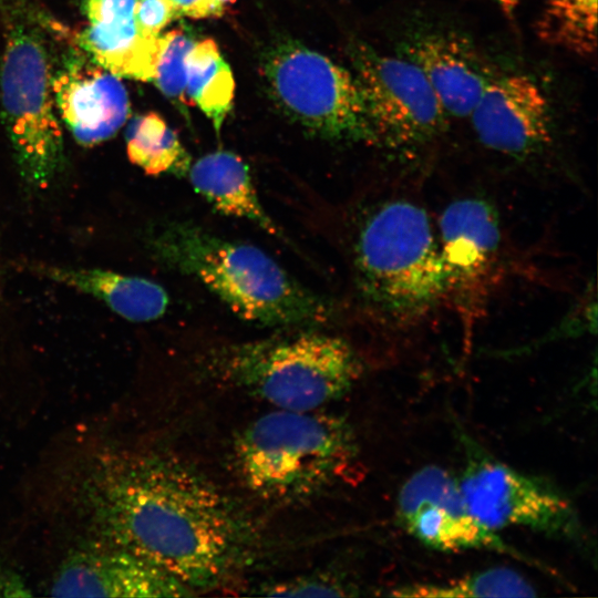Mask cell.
Returning a JSON list of instances; mask_svg holds the SVG:
<instances>
[{"mask_svg": "<svg viewBox=\"0 0 598 598\" xmlns=\"http://www.w3.org/2000/svg\"><path fill=\"white\" fill-rule=\"evenodd\" d=\"M80 494L96 538L148 559L189 590L216 586L241 555L244 525L230 501L174 456L109 453Z\"/></svg>", "mask_w": 598, "mask_h": 598, "instance_id": "1", "label": "cell"}, {"mask_svg": "<svg viewBox=\"0 0 598 598\" xmlns=\"http://www.w3.org/2000/svg\"><path fill=\"white\" fill-rule=\"evenodd\" d=\"M155 258L190 276L238 317L269 327L323 323L329 305L260 248L219 237L187 220L167 221L148 236Z\"/></svg>", "mask_w": 598, "mask_h": 598, "instance_id": "2", "label": "cell"}, {"mask_svg": "<svg viewBox=\"0 0 598 598\" xmlns=\"http://www.w3.org/2000/svg\"><path fill=\"white\" fill-rule=\"evenodd\" d=\"M358 454L349 422L322 409H276L247 424L233 444L240 482L276 505L305 502L334 487L350 474Z\"/></svg>", "mask_w": 598, "mask_h": 598, "instance_id": "3", "label": "cell"}, {"mask_svg": "<svg viewBox=\"0 0 598 598\" xmlns=\"http://www.w3.org/2000/svg\"><path fill=\"white\" fill-rule=\"evenodd\" d=\"M359 290L395 326L412 324L446 303L436 229L427 210L406 198L378 204L354 244Z\"/></svg>", "mask_w": 598, "mask_h": 598, "instance_id": "4", "label": "cell"}, {"mask_svg": "<svg viewBox=\"0 0 598 598\" xmlns=\"http://www.w3.org/2000/svg\"><path fill=\"white\" fill-rule=\"evenodd\" d=\"M205 368L225 385L288 411L322 409L363 372L349 342L315 331L225 346L208 355Z\"/></svg>", "mask_w": 598, "mask_h": 598, "instance_id": "5", "label": "cell"}, {"mask_svg": "<svg viewBox=\"0 0 598 598\" xmlns=\"http://www.w3.org/2000/svg\"><path fill=\"white\" fill-rule=\"evenodd\" d=\"M271 101L290 120L323 138L374 144L354 74L306 45L283 40L261 60Z\"/></svg>", "mask_w": 598, "mask_h": 598, "instance_id": "6", "label": "cell"}, {"mask_svg": "<svg viewBox=\"0 0 598 598\" xmlns=\"http://www.w3.org/2000/svg\"><path fill=\"white\" fill-rule=\"evenodd\" d=\"M52 79L39 34L24 24L14 27L0 66L3 121L22 179L40 189L48 188L64 165Z\"/></svg>", "mask_w": 598, "mask_h": 598, "instance_id": "7", "label": "cell"}, {"mask_svg": "<svg viewBox=\"0 0 598 598\" xmlns=\"http://www.w3.org/2000/svg\"><path fill=\"white\" fill-rule=\"evenodd\" d=\"M374 144L396 153L417 151L447 126V115L420 69L403 55L367 44L350 49Z\"/></svg>", "mask_w": 598, "mask_h": 598, "instance_id": "8", "label": "cell"}, {"mask_svg": "<svg viewBox=\"0 0 598 598\" xmlns=\"http://www.w3.org/2000/svg\"><path fill=\"white\" fill-rule=\"evenodd\" d=\"M468 447L457 478L471 512L486 528L522 527L568 538L579 535L576 509L564 495L477 447Z\"/></svg>", "mask_w": 598, "mask_h": 598, "instance_id": "9", "label": "cell"}, {"mask_svg": "<svg viewBox=\"0 0 598 598\" xmlns=\"http://www.w3.org/2000/svg\"><path fill=\"white\" fill-rule=\"evenodd\" d=\"M446 302L468 336L483 315L501 260L503 235L497 209L482 197L451 202L437 223Z\"/></svg>", "mask_w": 598, "mask_h": 598, "instance_id": "10", "label": "cell"}, {"mask_svg": "<svg viewBox=\"0 0 598 598\" xmlns=\"http://www.w3.org/2000/svg\"><path fill=\"white\" fill-rule=\"evenodd\" d=\"M396 518L411 536L436 550L513 553L496 532L477 520L457 476L441 466H424L404 482L396 498Z\"/></svg>", "mask_w": 598, "mask_h": 598, "instance_id": "11", "label": "cell"}, {"mask_svg": "<svg viewBox=\"0 0 598 598\" xmlns=\"http://www.w3.org/2000/svg\"><path fill=\"white\" fill-rule=\"evenodd\" d=\"M487 150L525 161L553 142V115L546 93L529 75H491L470 116Z\"/></svg>", "mask_w": 598, "mask_h": 598, "instance_id": "12", "label": "cell"}, {"mask_svg": "<svg viewBox=\"0 0 598 598\" xmlns=\"http://www.w3.org/2000/svg\"><path fill=\"white\" fill-rule=\"evenodd\" d=\"M56 597H184L186 586L148 559L96 538L70 553L49 587Z\"/></svg>", "mask_w": 598, "mask_h": 598, "instance_id": "13", "label": "cell"}, {"mask_svg": "<svg viewBox=\"0 0 598 598\" xmlns=\"http://www.w3.org/2000/svg\"><path fill=\"white\" fill-rule=\"evenodd\" d=\"M52 91L63 122L81 145L111 138L127 120L125 86L95 61L71 59L52 79Z\"/></svg>", "mask_w": 598, "mask_h": 598, "instance_id": "14", "label": "cell"}, {"mask_svg": "<svg viewBox=\"0 0 598 598\" xmlns=\"http://www.w3.org/2000/svg\"><path fill=\"white\" fill-rule=\"evenodd\" d=\"M400 52L420 69L448 117L470 116L492 72L465 38L421 32L404 40Z\"/></svg>", "mask_w": 598, "mask_h": 598, "instance_id": "15", "label": "cell"}, {"mask_svg": "<svg viewBox=\"0 0 598 598\" xmlns=\"http://www.w3.org/2000/svg\"><path fill=\"white\" fill-rule=\"evenodd\" d=\"M187 176L194 189L218 213L247 219L289 244L281 228L264 208L249 166L236 153H208L190 164Z\"/></svg>", "mask_w": 598, "mask_h": 598, "instance_id": "16", "label": "cell"}, {"mask_svg": "<svg viewBox=\"0 0 598 598\" xmlns=\"http://www.w3.org/2000/svg\"><path fill=\"white\" fill-rule=\"evenodd\" d=\"M45 277L103 301L113 312L133 322L162 317L169 303L166 290L150 279L95 268L41 266Z\"/></svg>", "mask_w": 598, "mask_h": 598, "instance_id": "17", "label": "cell"}, {"mask_svg": "<svg viewBox=\"0 0 598 598\" xmlns=\"http://www.w3.org/2000/svg\"><path fill=\"white\" fill-rule=\"evenodd\" d=\"M161 34H141L134 18H131L106 23L90 22L81 32L79 42L93 61L116 76L152 82Z\"/></svg>", "mask_w": 598, "mask_h": 598, "instance_id": "18", "label": "cell"}, {"mask_svg": "<svg viewBox=\"0 0 598 598\" xmlns=\"http://www.w3.org/2000/svg\"><path fill=\"white\" fill-rule=\"evenodd\" d=\"M186 100L212 121L219 133L233 107L235 80L217 43L195 41L186 59Z\"/></svg>", "mask_w": 598, "mask_h": 598, "instance_id": "19", "label": "cell"}, {"mask_svg": "<svg viewBox=\"0 0 598 598\" xmlns=\"http://www.w3.org/2000/svg\"><path fill=\"white\" fill-rule=\"evenodd\" d=\"M125 141L130 162L147 175H187L190 156L177 132L157 113L135 116L126 128Z\"/></svg>", "mask_w": 598, "mask_h": 598, "instance_id": "20", "label": "cell"}, {"mask_svg": "<svg viewBox=\"0 0 598 598\" xmlns=\"http://www.w3.org/2000/svg\"><path fill=\"white\" fill-rule=\"evenodd\" d=\"M536 33L549 45L590 56L597 49V0H547Z\"/></svg>", "mask_w": 598, "mask_h": 598, "instance_id": "21", "label": "cell"}, {"mask_svg": "<svg viewBox=\"0 0 598 598\" xmlns=\"http://www.w3.org/2000/svg\"><path fill=\"white\" fill-rule=\"evenodd\" d=\"M390 595L413 598H492L533 597L536 592L534 586L515 570L493 567L450 581L404 585L394 588Z\"/></svg>", "mask_w": 598, "mask_h": 598, "instance_id": "22", "label": "cell"}, {"mask_svg": "<svg viewBox=\"0 0 598 598\" xmlns=\"http://www.w3.org/2000/svg\"><path fill=\"white\" fill-rule=\"evenodd\" d=\"M195 41L182 28L161 34V48L152 82L169 100L187 104L186 59Z\"/></svg>", "mask_w": 598, "mask_h": 598, "instance_id": "23", "label": "cell"}, {"mask_svg": "<svg viewBox=\"0 0 598 598\" xmlns=\"http://www.w3.org/2000/svg\"><path fill=\"white\" fill-rule=\"evenodd\" d=\"M262 595L269 596H302V597H340L348 596V589L327 577H305L296 580L277 582L262 588Z\"/></svg>", "mask_w": 598, "mask_h": 598, "instance_id": "24", "label": "cell"}, {"mask_svg": "<svg viewBox=\"0 0 598 598\" xmlns=\"http://www.w3.org/2000/svg\"><path fill=\"white\" fill-rule=\"evenodd\" d=\"M179 18L171 0H136L134 21L145 37H157L175 19Z\"/></svg>", "mask_w": 598, "mask_h": 598, "instance_id": "25", "label": "cell"}, {"mask_svg": "<svg viewBox=\"0 0 598 598\" xmlns=\"http://www.w3.org/2000/svg\"><path fill=\"white\" fill-rule=\"evenodd\" d=\"M136 0H84L83 11L90 22L106 23L134 18Z\"/></svg>", "mask_w": 598, "mask_h": 598, "instance_id": "26", "label": "cell"}, {"mask_svg": "<svg viewBox=\"0 0 598 598\" xmlns=\"http://www.w3.org/2000/svg\"><path fill=\"white\" fill-rule=\"evenodd\" d=\"M178 16L192 19L218 18L224 14V8L216 0H171Z\"/></svg>", "mask_w": 598, "mask_h": 598, "instance_id": "27", "label": "cell"}, {"mask_svg": "<svg viewBox=\"0 0 598 598\" xmlns=\"http://www.w3.org/2000/svg\"><path fill=\"white\" fill-rule=\"evenodd\" d=\"M505 13H512L522 0H493Z\"/></svg>", "mask_w": 598, "mask_h": 598, "instance_id": "28", "label": "cell"}, {"mask_svg": "<svg viewBox=\"0 0 598 598\" xmlns=\"http://www.w3.org/2000/svg\"><path fill=\"white\" fill-rule=\"evenodd\" d=\"M218 3H220L224 8L227 6L234 4L237 0H216Z\"/></svg>", "mask_w": 598, "mask_h": 598, "instance_id": "29", "label": "cell"}]
</instances>
